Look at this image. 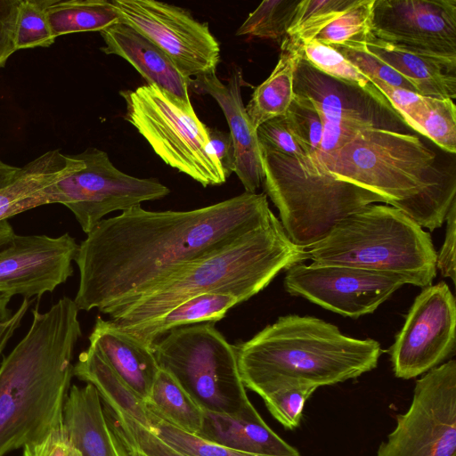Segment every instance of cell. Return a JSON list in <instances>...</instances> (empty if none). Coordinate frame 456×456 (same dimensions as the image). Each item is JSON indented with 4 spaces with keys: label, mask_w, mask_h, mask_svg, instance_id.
I'll return each mask as SVG.
<instances>
[{
    "label": "cell",
    "mask_w": 456,
    "mask_h": 456,
    "mask_svg": "<svg viewBox=\"0 0 456 456\" xmlns=\"http://www.w3.org/2000/svg\"><path fill=\"white\" fill-rule=\"evenodd\" d=\"M273 216L265 193L245 191L191 210L151 211L138 205L104 218L78 246L74 302L78 310L108 314Z\"/></svg>",
    "instance_id": "obj_1"
},
{
    "label": "cell",
    "mask_w": 456,
    "mask_h": 456,
    "mask_svg": "<svg viewBox=\"0 0 456 456\" xmlns=\"http://www.w3.org/2000/svg\"><path fill=\"white\" fill-rule=\"evenodd\" d=\"M78 308L62 297L37 305L25 336L0 362V456L33 443L62 423L74 350L82 336Z\"/></svg>",
    "instance_id": "obj_2"
},
{
    "label": "cell",
    "mask_w": 456,
    "mask_h": 456,
    "mask_svg": "<svg viewBox=\"0 0 456 456\" xmlns=\"http://www.w3.org/2000/svg\"><path fill=\"white\" fill-rule=\"evenodd\" d=\"M316 168L381 196L430 232L445 222L456 201L454 168L410 133L361 131L322 157Z\"/></svg>",
    "instance_id": "obj_3"
},
{
    "label": "cell",
    "mask_w": 456,
    "mask_h": 456,
    "mask_svg": "<svg viewBox=\"0 0 456 456\" xmlns=\"http://www.w3.org/2000/svg\"><path fill=\"white\" fill-rule=\"evenodd\" d=\"M245 387L261 397L284 387L330 386L375 369L378 341L344 335L313 316H281L252 338L235 346Z\"/></svg>",
    "instance_id": "obj_4"
},
{
    "label": "cell",
    "mask_w": 456,
    "mask_h": 456,
    "mask_svg": "<svg viewBox=\"0 0 456 456\" xmlns=\"http://www.w3.org/2000/svg\"><path fill=\"white\" fill-rule=\"evenodd\" d=\"M305 260V249L289 240L274 216L267 224L187 263L107 315L117 325L126 327L153 319L201 294L231 295L242 303L267 287L281 271Z\"/></svg>",
    "instance_id": "obj_5"
},
{
    "label": "cell",
    "mask_w": 456,
    "mask_h": 456,
    "mask_svg": "<svg viewBox=\"0 0 456 456\" xmlns=\"http://www.w3.org/2000/svg\"><path fill=\"white\" fill-rule=\"evenodd\" d=\"M431 236L387 204H370L339 220L321 240L305 249V260L398 275L425 288L436 276Z\"/></svg>",
    "instance_id": "obj_6"
},
{
    "label": "cell",
    "mask_w": 456,
    "mask_h": 456,
    "mask_svg": "<svg viewBox=\"0 0 456 456\" xmlns=\"http://www.w3.org/2000/svg\"><path fill=\"white\" fill-rule=\"evenodd\" d=\"M260 149L266 196L289 240L304 249L348 215L370 204H387L381 196L328 172L307 170L293 157L261 144Z\"/></svg>",
    "instance_id": "obj_7"
},
{
    "label": "cell",
    "mask_w": 456,
    "mask_h": 456,
    "mask_svg": "<svg viewBox=\"0 0 456 456\" xmlns=\"http://www.w3.org/2000/svg\"><path fill=\"white\" fill-rule=\"evenodd\" d=\"M156 360L204 411L240 416L255 407L238 367L235 345L213 322L170 330L152 346Z\"/></svg>",
    "instance_id": "obj_8"
},
{
    "label": "cell",
    "mask_w": 456,
    "mask_h": 456,
    "mask_svg": "<svg viewBox=\"0 0 456 456\" xmlns=\"http://www.w3.org/2000/svg\"><path fill=\"white\" fill-rule=\"evenodd\" d=\"M119 94L126 103V120L166 164L204 187L226 182L210 145L207 126L195 112L186 111L163 91L148 84Z\"/></svg>",
    "instance_id": "obj_9"
},
{
    "label": "cell",
    "mask_w": 456,
    "mask_h": 456,
    "mask_svg": "<svg viewBox=\"0 0 456 456\" xmlns=\"http://www.w3.org/2000/svg\"><path fill=\"white\" fill-rule=\"evenodd\" d=\"M294 94L309 98L323 120V138L315 169L322 157L342 147L361 131H409L399 113L373 85L362 87L326 75L303 56L294 74Z\"/></svg>",
    "instance_id": "obj_10"
},
{
    "label": "cell",
    "mask_w": 456,
    "mask_h": 456,
    "mask_svg": "<svg viewBox=\"0 0 456 456\" xmlns=\"http://www.w3.org/2000/svg\"><path fill=\"white\" fill-rule=\"evenodd\" d=\"M77 155L81 164L44 188L43 194L45 205L67 207L86 234L106 215L159 200L170 192L156 179L138 178L118 169L102 150L90 147Z\"/></svg>",
    "instance_id": "obj_11"
},
{
    "label": "cell",
    "mask_w": 456,
    "mask_h": 456,
    "mask_svg": "<svg viewBox=\"0 0 456 456\" xmlns=\"http://www.w3.org/2000/svg\"><path fill=\"white\" fill-rule=\"evenodd\" d=\"M377 456H456V362L428 370L415 383L411 403Z\"/></svg>",
    "instance_id": "obj_12"
},
{
    "label": "cell",
    "mask_w": 456,
    "mask_h": 456,
    "mask_svg": "<svg viewBox=\"0 0 456 456\" xmlns=\"http://www.w3.org/2000/svg\"><path fill=\"white\" fill-rule=\"evenodd\" d=\"M121 20L159 47L187 77L215 72L220 45L208 23L155 0H111Z\"/></svg>",
    "instance_id": "obj_13"
},
{
    "label": "cell",
    "mask_w": 456,
    "mask_h": 456,
    "mask_svg": "<svg viewBox=\"0 0 456 456\" xmlns=\"http://www.w3.org/2000/svg\"><path fill=\"white\" fill-rule=\"evenodd\" d=\"M398 275L354 266L312 263L286 270L285 290L351 318L373 313L403 285Z\"/></svg>",
    "instance_id": "obj_14"
},
{
    "label": "cell",
    "mask_w": 456,
    "mask_h": 456,
    "mask_svg": "<svg viewBox=\"0 0 456 456\" xmlns=\"http://www.w3.org/2000/svg\"><path fill=\"white\" fill-rule=\"evenodd\" d=\"M455 326V298L449 286L441 281L423 288L389 350L395 375L416 378L452 355Z\"/></svg>",
    "instance_id": "obj_15"
},
{
    "label": "cell",
    "mask_w": 456,
    "mask_h": 456,
    "mask_svg": "<svg viewBox=\"0 0 456 456\" xmlns=\"http://www.w3.org/2000/svg\"><path fill=\"white\" fill-rule=\"evenodd\" d=\"M370 34L411 52L456 60V0H374Z\"/></svg>",
    "instance_id": "obj_16"
},
{
    "label": "cell",
    "mask_w": 456,
    "mask_h": 456,
    "mask_svg": "<svg viewBox=\"0 0 456 456\" xmlns=\"http://www.w3.org/2000/svg\"><path fill=\"white\" fill-rule=\"evenodd\" d=\"M75 238L66 232L18 235L0 250V293L41 297L72 276L78 250Z\"/></svg>",
    "instance_id": "obj_17"
},
{
    "label": "cell",
    "mask_w": 456,
    "mask_h": 456,
    "mask_svg": "<svg viewBox=\"0 0 456 456\" xmlns=\"http://www.w3.org/2000/svg\"><path fill=\"white\" fill-rule=\"evenodd\" d=\"M242 75L233 71L224 84L216 71L191 79L190 87L208 94L216 100L227 120L235 153L234 173L245 191L254 193L263 182L264 173L261 149L256 130L254 128L241 98Z\"/></svg>",
    "instance_id": "obj_18"
},
{
    "label": "cell",
    "mask_w": 456,
    "mask_h": 456,
    "mask_svg": "<svg viewBox=\"0 0 456 456\" xmlns=\"http://www.w3.org/2000/svg\"><path fill=\"white\" fill-rule=\"evenodd\" d=\"M100 33L105 44L102 52L125 59L148 85L163 91L186 111L195 112L189 95L191 78L184 76L154 43L123 20Z\"/></svg>",
    "instance_id": "obj_19"
},
{
    "label": "cell",
    "mask_w": 456,
    "mask_h": 456,
    "mask_svg": "<svg viewBox=\"0 0 456 456\" xmlns=\"http://www.w3.org/2000/svg\"><path fill=\"white\" fill-rule=\"evenodd\" d=\"M88 338L89 347L145 401L159 370L152 347L100 316Z\"/></svg>",
    "instance_id": "obj_20"
},
{
    "label": "cell",
    "mask_w": 456,
    "mask_h": 456,
    "mask_svg": "<svg viewBox=\"0 0 456 456\" xmlns=\"http://www.w3.org/2000/svg\"><path fill=\"white\" fill-rule=\"evenodd\" d=\"M197 436L239 452L267 456H300L264 421L257 411L240 416L204 411Z\"/></svg>",
    "instance_id": "obj_21"
},
{
    "label": "cell",
    "mask_w": 456,
    "mask_h": 456,
    "mask_svg": "<svg viewBox=\"0 0 456 456\" xmlns=\"http://www.w3.org/2000/svg\"><path fill=\"white\" fill-rule=\"evenodd\" d=\"M63 426L82 456H122L110 429L97 389L73 385L64 403Z\"/></svg>",
    "instance_id": "obj_22"
},
{
    "label": "cell",
    "mask_w": 456,
    "mask_h": 456,
    "mask_svg": "<svg viewBox=\"0 0 456 456\" xmlns=\"http://www.w3.org/2000/svg\"><path fill=\"white\" fill-rule=\"evenodd\" d=\"M367 49L405 77L423 96L456 97V60H444L397 47L376 38L365 37Z\"/></svg>",
    "instance_id": "obj_23"
},
{
    "label": "cell",
    "mask_w": 456,
    "mask_h": 456,
    "mask_svg": "<svg viewBox=\"0 0 456 456\" xmlns=\"http://www.w3.org/2000/svg\"><path fill=\"white\" fill-rule=\"evenodd\" d=\"M81 164L77 155L48 151L20 168L16 177L0 189V221L45 205L43 190Z\"/></svg>",
    "instance_id": "obj_24"
},
{
    "label": "cell",
    "mask_w": 456,
    "mask_h": 456,
    "mask_svg": "<svg viewBox=\"0 0 456 456\" xmlns=\"http://www.w3.org/2000/svg\"><path fill=\"white\" fill-rule=\"evenodd\" d=\"M302 56L301 44L286 36L278 62L270 76L257 86L245 109L256 130L263 123L285 114L294 96V74Z\"/></svg>",
    "instance_id": "obj_25"
},
{
    "label": "cell",
    "mask_w": 456,
    "mask_h": 456,
    "mask_svg": "<svg viewBox=\"0 0 456 456\" xmlns=\"http://www.w3.org/2000/svg\"><path fill=\"white\" fill-rule=\"evenodd\" d=\"M238 304H240V300L231 295L201 294L181 302L153 319L121 328L144 345L152 347L170 330L199 322L219 321Z\"/></svg>",
    "instance_id": "obj_26"
},
{
    "label": "cell",
    "mask_w": 456,
    "mask_h": 456,
    "mask_svg": "<svg viewBox=\"0 0 456 456\" xmlns=\"http://www.w3.org/2000/svg\"><path fill=\"white\" fill-rule=\"evenodd\" d=\"M73 375L92 384L104 405L130 415L151 431V411L142 400L91 347L83 351L73 368Z\"/></svg>",
    "instance_id": "obj_27"
},
{
    "label": "cell",
    "mask_w": 456,
    "mask_h": 456,
    "mask_svg": "<svg viewBox=\"0 0 456 456\" xmlns=\"http://www.w3.org/2000/svg\"><path fill=\"white\" fill-rule=\"evenodd\" d=\"M145 404L155 415L184 432L196 436L201 428L204 411L162 369L155 378Z\"/></svg>",
    "instance_id": "obj_28"
},
{
    "label": "cell",
    "mask_w": 456,
    "mask_h": 456,
    "mask_svg": "<svg viewBox=\"0 0 456 456\" xmlns=\"http://www.w3.org/2000/svg\"><path fill=\"white\" fill-rule=\"evenodd\" d=\"M46 15L55 38L76 32L102 31L121 20L108 0H53Z\"/></svg>",
    "instance_id": "obj_29"
},
{
    "label": "cell",
    "mask_w": 456,
    "mask_h": 456,
    "mask_svg": "<svg viewBox=\"0 0 456 456\" xmlns=\"http://www.w3.org/2000/svg\"><path fill=\"white\" fill-rule=\"evenodd\" d=\"M117 445L127 456H189L167 444L126 413L103 406Z\"/></svg>",
    "instance_id": "obj_30"
},
{
    "label": "cell",
    "mask_w": 456,
    "mask_h": 456,
    "mask_svg": "<svg viewBox=\"0 0 456 456\" xmlns=\"http://www.w3.org/2000/svg\"><path fill=\"white\" fill-rule=\"evenodd\" d=\"M410 128L443 151L456 152V106L452 99L426 96L422 110Z\"/></svg>",
    "instance_id": "obj_31"
},
{
    "label": "cell",
    "mask_w": 456,
    "mask_h": 456,
    "mask_svg": "<svg viewBox=\"0 0 456 456\" xmlns=\"http://www.w3.org/2000/svg\"><path fill=\"white\" fill-rule=\"evenodd\" d=\"M299 1H263L248 14L236 35L272 39L281 43L288 36Z\"/></svg>",
    "instance_id": "obj_32"
},
{
    "label": "cell",
    "mask_w": 456,
    "mask_h": 456,
    "mask_svg": "<svg viewBox=\"0 0 456 456\" xmlns=\"http://www.w3.org/2000/svg\"><path fill=\"white\" fill-rule=\"evenodd\" d=\"M359 0H300L288 36L300 44L314 40L315 36Z\"/></svg>",
    "instance_id": "obj_33"
},
{
    "label": "cell",
    "mask_w": 456,
    "mask_h": 456,
    "mask_svg": "<svg viewBox=\"0 0 456 456\" xmlns=\"http://www.w3.org/2000/svg\"><path fill=\"white\" fill-rule=\"evenodd\" d=\"M284 116L293 133L306 149L313 168L315 169L314 164L321 150L324 132L321 113L309 98L294 94Z\"/></svg>",
    "instance_id": "obj_34"
},
{
    "label": "cell",
    "mask_w": 456,
    "mask_h": 456,
    "mask_svg": "<svg viewBox=\"0 0 456 456\" xmlns=\"http://www.w3.org/2000/svg\"><path fill=\"white\" fill-rule=\"evenodd\" d=\"M53 0H21L19 6L15 49L49 47L54 43L46 15Z\"/></svg>",
    "instance_id": "obj_35"
},
{
    "label": "cell",
    "mask_w": 456,
    "mask_h": 456,
    "mask_svg": "<svg viewBox=\"0 0 456 456\" xmlns=\"http://www.w3.org/2000/svg\"><path fill=\"white\" fill-rule=\"evenodd\" d=\"M365 37L330 46L338 51L369 81L370 79H379L390 86L418 93L416 88L405 77L367 49Z\"/></svg>",
    "instance_id": "obj_36"
},
{
    "label": "cell",
    "mask_w": 456,
    "mask_h": 456,
    "mask_svg": "<svg viewBox=\"0 0 456 456\" xmlns=\"http://www.w3.org/2000/svg\"><path fill=\"white\" fill-rule=\"evenodd\" d=\"M151 428V432L167 444L189 456H267L239 452L204 440L170 425L152 411Z\"/></svg>",
    "instance_id": "obj_37"
},
{
    "label": "cell",
    "mask_w": 456,
    "mask_h": 456,
    "mask_svg": "<svg viewBox=\"0 0 456 456\" xmlns=\"http://www.w3.org/2000/svg\"><path fill=\"white\" fill-rule=\"evenodd\" d=\"M373 3L374 0H359L355 5L323 28L314 40L335 45L364 38L370 32Z\"/></svg>",
    "instance_id": "obj_38"
},
{
    "label": "cell",
    "mask_w": 456,
    "mask_h": 456,
    "mask_svg": "<svg viewBox=\"0 0 456 456\" xmlns=\"http://www.w3.org/2000/svg\"><path fill=\"white\" fill-rule=\"evenodd\" d=\"M302 56L326 75L362 87L372 85L369 79L334 47L312 40L301 44Z\"/></svg>",
    "instance_id": "obj_39"
},
{
    "label": "cell",
    "mask_w": 456,
    "mask_h": 456,
    "mask_svg": "<svg viewBox=\"0 0 456 456\" xmlns=\"http://www.w3.org/2000/svg\"><path fill=\"white\" fill-rule=\"evenodd\" d=\"M256 133L262 146L293 157L303 167L314 169L306 149L291 130L284 115L263 123L257 127Z\"/></svg>",
    "instance_id": "obj_40"
},
{
    "label": "cell",
    "mask_w": 456,
    "mask_h": 456,
    "mask_svg": "<svg viewBox=\"0 0 456 456\" xmlns=\"http://www.w3.org/2000/svg\"><path fill=\"white\" fill-rule=\"evenodd\" d=\"M315 390L310 386H289L262 398L271 414L286 428L293 429L300 422L305 403Z\"/></svg>",
    "instance_id": "obj_41"
},
{
    "label": "cell",
    "mask_w": 456,
    "mask_h": 456,
    "mask_svg": "<svg viewBox=\"0 0 456 456\" xmlns=\"http://www.w3.org/2000/svg\"><path fill=\"white\" fill-rule=\"evenodd\" d=\"M370 82L388 100L391 105L410 127L422 110L426 96L401 87L390 86L379 79Z\"/></svg>",
    "instance_id": "obj_42"
},
{
    "label": "cell",
    "mask_w": 456,
    "mask_h": 456,
    "mask_svg": "<svg viewBox=\"0 0 456 456\" xmlns=\"http://www.w3.org/2000/svg\"><path fill=\"white\" fill-rule=\"evenodd\" d=\"M22 448L21 456H82L71 442L63 422Z\"/></svg>",
    "instance_id": "obj_43"
},
{
    "label": "cell",
    "mask_w": 456,
    "mask_h": 456,
    "mask_svg": "<svg viewBox=\"0 0 456 456\" xmlns=\"http://www.w3.org/2000/svg\"><path fill=\"white\" fill-rule=\"evenodd\" d=\"M21 0H0V68L16 52L15 36Z\"/></svg>",
    "instance_id": "obj_44"
},
{
    "label": "cell",
    "mask_w": 456,
    "mask_h": 456,
    "mask_svg": "<svg viewBox=\"0 0 456 456\" xmlns=\"http://www.w3.org/2000/svg\"><path fill=\"white\" fill-rule=\"evenodd\" d=\"M456 201L451 206L446 216L445 237L442 248L436 254V270L444 278L456 281L455 240H456Z\"/></svg>",
    "instance_id": "obj_45"
},
{
    "label": "cell",
    "mask_w": 456,
    "mask_h": 456,
    "mask_svg": "<svg viewBox=\"0 0 456 456\" xmlns=\"http://www.w3.org/2000/svg\"><path fill=\"white\" fill-rule=\"evenodd\" d=\"M207 132L215 155L225 177L228 178L235 170V153L232 136L230 133L215 127L207 126Z\"/></svg>",
    "instance_id": "obj_46"
},
{
    "label": "cell",
    "mask_w": 456,
    "mask_h": 456,
    "mask_svg": "<svg viewBox=\"0 0 456 456\" xmlns=\"http://www.w3.org/2000/svg\"><path fill=\"white\" fill-rule=\"evenodd\" d=\"M33 301V298L23 297L21 304L14 313L6 319L0 321V362L8 342L21 325V322Z\"/></svg>",
    "instance_id": "obj_47"
},
{
    "label": "cell",
    "mask_w": 456,
    "mask_h": 456,
    "mask_svg": "<svg viewBox=\"0 0 456 456\" xmlns=\"http://www.w3.org/2000/svg\"><path fill=\"white\" fill-rule=\"evenodd\" d=\"M20 168L6 164L0 159V189L10 183L16 177Z\"/></svg>",
    "instance_id": "obj_48"
},
{
    "label": "cell",
    "mask_w": 456,
    "mask_h": 456,
    "mask_svg": "<svg viewBox=\"0 0 456 456\" xmlns=\"http://www.w3.org/2000/svg\"><path fill=\"white\" fill-rule=\"evenodd\" d=\"M14 235V230L8 220L0 221V250L12 240Z\"/></svg>",
    "instance_id": "obj_49"
},
{
    "label": "cell",
    "mask_w": 456,
    "mask_h": 456,
    "mask_svg": "<svg viewBox=\"0 0 456 456\" xmlns=\"http://www.w3.org/2000/svg\"><path fill=\"white\" fill-rule=\"evenodd\" d=\"M11 298L10 296L0 293V321L6 319L12 314L11 311L8 309Z\"/></svg>",
    "instance_id": "obj_50"
}]
</instances>
